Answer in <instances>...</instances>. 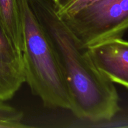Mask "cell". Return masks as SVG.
Segmentation results:
<instances>
[{"instance_id":"5b68a950","label":"cell","mask_w":128,"mask_h":128,"mask_svg":"<svg viewBox=\"0 0 128 128\" xmlns=\"http://www.w3.org/2000/svg\"><path fill=\"white\" fill-rule=\"evenodd\" d=\"M0 73L11 81L25 82L22 54L15 48L0 21Z\"/></svg>"},{"instance_id":"ba28073f","label":"cell","mask_w":128,"mask_h":128,"mask_svg":"<svg viewBox=\"0 0 128 128\" xmlns=\"http://www.w3.org/2000/svg\"><path fill=\"white\" fill-rule=\"evenodd\" d=\"M22 85L6 78L0 73V101H6L12 98Z\"/></svg>"},{"instance_id":"9c48e42d","label":"cell","mask_w":128,"mask_h":128,"mask_svg":"<svg viewBox=\"0 0 128 128\" xmlns=\"http://www.w3.org/2000/svg\"><path fill=\"white\" fill-rule=\"evenodd\" d=\"M52 1H53L54 2L55 4H58V2H60V1H61V0H52Z\"/></svg>"},{"instance_id":"6da1fadb","label":"cell","mask_w":128,"mask_h":128,"mask_svg":"<svg viewBox=\"0 0 128 128\" xmlns=\"http://www.w3.org/2000/svg\"><path fill=\"white\" fill-rule=\"evenodd\" d=\"M29 2L58 55L71 98L70 111L92 123L111 120L121 111L114 82L95 66L87 50L56 13L52 0Z\"/></svg>"},{"instance_id":"7a4b0ae2","label":"cell","mask_w":128,"mask_h":128,"mask_svg":"<svg viewBox=\"0 0 128 128\" xmlns=\"http://www.w3.org/2000/svg\"><path fill=\"white\" fill-rule=\"evenodd\" d=\"M22 34L25 82L45 108L71 110V98L63 70L47 31L29 0H18Z\"/></svg>"},{"instance_id":"52a82bcc","label":"cell","mask_w":128,"mask_h":128,"mask_svg":"<svg viewBox=\"0 0 128 128\" xmlns=\"http://www.w3.org/2000/svg\"><path fill=\"white\" fill-rule=\"evenodd\" d=\"M98 1L100 0H61L56 4H54L55 10L60 17H63Z\"/></svg>"},{"instance_id":"277c9868","label":"cell","mask_w":128,"mask_h":128,"mask_svg":"<svg viewBox=\"0 0 128 128\" xmlns=\"http://www.w3.org/2000/svg\"><path fill=\"white\" fill-rule=\"evenodd\" d=\"M98 70L112 82L128 90V41L115 38L86 48Z\"/></svg>"},{"instance_id":"3957f363","label":"cell","mask_w":128,"mask_h":128,"mask_svg":"<svg viewBox=\"0 0 128 128\" xmlns=\"http://www.w3.org/2000/svg\"><path fill=\"white\" fill-rule=\"evenodd\" d=\"M60 18L86 49L122 38L128 31V0H100Z\"/></svg>"},{"instance_id":"8992f818","label":"cell","mask_w":128,"mask_h":128,"mask_svg":"<svg viewBox=\"0 0 128 128\" xmlns=\"http://www.w3.org/2000/svg\"><path fill=\"white\" fill-rule=\"evenodd\" d=\"M0 21L10 41L22 53L23 42L18 0H0Z\"/></svg>"}]
</instances>
